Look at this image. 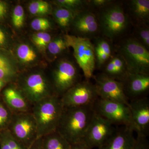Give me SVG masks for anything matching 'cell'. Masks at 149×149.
<instances>
[{"label": "cell", "instance_id": "6da1fadb", "mask_svg": "<svg viewBox=\"0 0 149 149\" xmlns=\"http://www.w3.org/2000/svg\"><path fill=\"white\" fill-rule=\"evenodd\" d=\"M94 112L93 104L64 107L56 131L70 144L81 142Z\"/></svg>", "mask_w": 149, "mask_h": 149}, {"label": "cell", "instance_id": "7a4b0ae2", "mask_svg": "<svg viewBox=\"0 0 149 149\" xmlns=\"http://www.w3.org/2000/svg\"><path fill=\"white\" fill-rule=\"evenodd\" d=\"M64 108L61 99L56 95L32 105L31 112L37 123L38 138L56 130Z\"/></svg>", "mask_w": 149, "mask_h": 149}, {"label": "cell", "instance_id": "3957f363", "mask_svg": "<svg viewBox=\"0 0 149 149\" xmlns=\"http://www.w3.org/2000/svg\"><path fill=\"white\" fill-rule=\"evenodd\" d=\"M97 14L100 33L111 41L123 35L129 26L130 19L120 3H112L98 10Z\"/></svg>", "mask_w": 149, "mask_h": 149}, {"label": "cell", "instance_id": "277c9868", "mask_svg": "<svg viewBox=\"0 0 149 149\" xmlns=\"http://www.w3.org/2000/svg\"><path fill=\"white\" fill-rule=\"evenodd\" d=\"M17 78L16 85L32 106L46 98L56 95L51 80L42 72H32Z\"/></svg>", "mask_w": 149, "mask_h": 149}, {"label": "cell", "instance_id": "5b68a950", "mask_svg": "<svg viewBox=\"0 0 149 149\" xmlns=\"http://www.w3.org/2000/svg\"><path fill=\"white\" fill-rule=\"evenodd\" d=\"M118 54L125 60L129 73L149 74V50L133 37L123 41Z\"/></svg>", "mask_w": 149, "mask_h": 149}, {"label": "cell", "instance_id": "8992f818", "mask_svg": "<svg viewBox=\"0 0 149 149\" xmlns=\"http://www.w3.org/2000/svg\"><path fill=\"white\" fill-rule=\"evenodd\" d=\"M64 37L68 47L73 49V56L85 79L90 80L94 76L96 68L93 42L89 39L74 35H65Z\"/></svg>", "mask_w": 149, "mask_h": 149}, {"label": "cell", "instance_id": "52a82bcc", "mask_svg": "<svg viewBox=\"0 0 149 149\" xmlns=\"http://www.w3.org/2000/svg\"><path fill=\"white\" fill-rule=\"evenodd\" d=\"M94 111L114 125L126 126L136 133L138 130L134 124L129 107L124 104L106 100L99 98L93 104Z\"/></svg>", "mask_w": 149, "mask_h": 149}, {"label": "cell", "instance_id": "ba28073f", "mask_svg": "<svg viewBox=\"0 0 149 149\" xmlns=\"http://www.w3.org/2000/svg\"><path fill=\"white\" fill-rule=\"evenodd\" d=\"M8 129L28 148L38 139L37 123L31 112L13 113Z\"/></svg>", "mask_w": 149, "mask_h": 149}, {"label": "cell", "instance_id": "9c48e42d", "mask_svg": "<svg viewBox=\"0 0 149 149\" xmlns=\"http://www.w3.org/2000/svg\"><path fill=\"white\" fill-rule=\"evenodd\" d=\"M79 67L71 61L63 59L59 62L53 72L51 82L56 95L59 97L70 88L80 82Z\"/></svg>", "mask_w": 149, "mask_h": 149}, {"label": "cell", "instance_id": "30bf717a", "mask_svg": "<svg viewBox=\"0 0 149 149\" xmlns=\"http://www.w3.org/2000/svg\"><path fill=\"white\" fill-rule=\"evenodd\" d=\"M99 98L95 84L85 79L70 88L61 99L64 107H70L93 104Z\"/></svg>", "mask_w": 149, "mask_h": 149}, {"label": "cell", "instance_id": "8fae6325", "mask_svg": "<svg viewBox=\"0 0 149 149\" xmlns=\"http://www.w3.org/2000/svg\"><path fill=\"white\" fill-rule=\"evenodd\" d=\"M114 126L95 112L82 141L92 149L98 148L113 135L117 129Z\"/></svg>", "mask_w": 149, "mask_h": 149}, {"label": "cell", "instance_id": "7c38bea8", "mask_svg": "<svg viewBox=\"0 0 149 149\" xmlns=\"http://www.w3.org/2000/svg\"><path fill=\"white\" fill-rule=\"evenodd\" d=\"M100 98L124 104L129 107V101L123 91L122 83L103 73L93 76Z\"/></svg>", "mask_w": 149, "mask_h": 149}, {"label": "cell", "instance_id": "4fadbf2b", "mask_svg": "<svg viewBox=\"0 0 149 149\" xmlns=\"http://www.w3.org/2000/svg\"><path fill=\"white\" fill-rule=\"evenodd\" d=\"M77 37L91 40L98 37L100 26L97 14L88 8L75 14L72 23Z\"/></svg>", "mask_w": 149, "mask_h": 149}, {"label": "cell", "instance_id": "5bb4252c", "mask_svg": "<svg viewBox=\"0 0 149 149\" xmlns=\"http://www.w3.org/2000/svg\"><path fill=\"white\" fill-rule=\"evenodd\" d=\"M121 82L124 93L129 102L148 97L149 91V74L128 72Z\"/></svg>", "mask_w": 149, "mask_h": 149}, {"label": "cell", "instance_id": "9a60e30c", "mask_svg": "<svg viewBox=\"0 0 149 149\" xmlns=\"http://www.w3.org/2000/svg\"><path fill=\"white\" fill-rule=\"evenodd\" d=\"M131 117L138 130L137 134L148 137L149 133V99L148 97L129 102Z\"/></svg>", "mask_w": 149, "mask_h": 149}, {"label": "cell", "instance_id": "2e32d148", "mask_svg": "<svg viewBox=\"0 0 149 149\" xmlns=\"http://www.w3.org/2000/svg\"><path fill=\"white\" fill-rule=\"evenodd\" d=\"M5 88L2 100L13 113L31 112L32 106L16 84H11Z\"/></svg>", "mask_w": 149, "mask_h": 149}, {"label": "cell", "instance_id": "e0dca14e", "mask_svg": "<svg viewBox=\"0 0 149 149\" xmlns=\"http://www.w3.org/2000/svg\"><path fill=\"white\" fill-rule=\"evenodd\" d=\"M135 131L126 126H121L98 149H131L135 143Z\"/></svg>", "mask_w": 149, "mask_h": 149}, {"label": "cell", "instance_id": "ac0fdd59", "mask_svg": "<svg viewBox=\"0 0 149 149\" xmlns=\"http://www.w3.org/2000/svg\"><path fill=\"white\" fill-rule=\"evenodd\" d=\"M128 5V16L135 26L149 24V0H131Z\"/></svg>", "mask_w": 149, "mask_h": 149}, {"label": "cell", "instance_id": "d6986e66", "mask_svg": "<svg viewBox=\"0 0 149 149\" xmlns=\"http://www.w3.org/2000/svg\"><path fill=\"white\" fill-rule=\"evenodd\" d=\"M102 68L103 73L120 82L129 72L125 60L119 54H113Z\"/></svg>", "mask_w": 149, "mask_h": 149}, {"label": "cell", "instance_id": "ffe728a7", "mask_svg": "<svg viewBox=\"0 0 149 149\" xmlns=\"http://www.w3.org/2000/svg\"><path fill=\"white\" fill-rule=\"evenodd\" d=\"M93 43L95 58L96 68H102L113 55L111 41L104 37L95 38Z\"/></svg>", "mask_w": 149, "mask_h": 149}, {"label": "cell", "instance_id": "44dd1931", "mask_svg": "<svg viewBox=\"0 0 149 149\" xmlns=\"http://www.w3.org/2000/svg\"><path fill=\"white\" fill-rule=\"evenodd\" d=\"M43 149H70V144L58 132L42 137Z\"/></svg>", "mask_w": 149, "mask_h": 149}, {"label": "cell", "instance_id": "7402d4cb", "mask_svg": "<svg viewBox=\"0 0 149 149\" xmlns=\"http://www.w3.org/2000/svg\"><path fill=\"white\" fill-rule=\"evenodd\" d=\"M0 149H29L13 137L8 129L0 131Z\"/></svg>", "mask_w": 149, "mask_h": 149}, {"label": "cell", "instance_id": "603a6c76", "mask_svg": "<svg viewBox=\"0 0 149 149\" xmlns=\"http://www.w3.org/2000/svg\"><path fill=\"white\" fill-rule=\"evenodd\" d=\"M75 14L69 10L58 7L54 11L56 22L61 28L65 29L72 24Z\"/></svg>", "mask_w": 149, "mask_h": 149}, {"label": "cell", "instance_id": "cb8c5ba5", "mask_svg": "<svg viewBox=\"0 0 149 149\" xmlns=\"http://www.w3.org/2000/svg\"><path fill=\"white\" fill-rule=\"evenodd\" d=\"M16 74V71L8 59L0 54V80L5 82H9Z\"/></svg>", "mask_w": 149, "mask_h": 149}, {"label": "cell", "instance_id": "d4e9b609", "mask_svg": "<svg viewBox=\"0 0 149 149\" xmlns=\"http://www.w3.org/2000/svg\"><path fill=\"white\" fill-rule=\"evenodd\" d=\"M56 3L58 7L64 8L76 14L80 11L89 8L88 1L83 0H58Z\"/></svg>", "mask_w": 149, "mask_h": 149}, {"label": "cell", "instance_id": "484cf974", "mask_svg": "<svg viewBox=\"0 0 149 149\" xmlns=\"http://www.w3.org/2000/svg\"><path fill=\"white\" fill-rule=\"evenodd\" d=\"M134 35L133 37L149 50V24L135 26Z\"/></svg>", "mask_w": 149, "mask_h": 149}, {"label": "cell", "instance_id": "4316f807", "mask_svg": "<svg viewBox=\"0 0 149 149\" xmlns=\"http://www.w3.org/2000/svg\"><path fill=\"white\" fill-rule=\"evenodd\" d=\"M17 52L19 58L25 63L32 62L37 58V54L35 51L26 44H22L19 46Z\"/></svg>", "mask_w": 149, "mask_h": 149}, {"label": "cell", "instance_id": "83f0119b", "mask_svg": "<svg viewBox=\"0 0 149 149\" xmlns=\"http://www.w3.org/2000/svg\"><path fill=\"white\" fill-rule=\"evenodd\" d=\"M48 50L51 54L58 56L68 47L64 37H59L51 41L47 46Z\"/></svg>", "mask_w": 149, "mask_h": 149}, {"label": "cell", "instance_id": "f1b7e54d", "mask_svg": "<svg viewBox=\"0 0 149 149\" xmlns=\"http://www.w3.org/2000/svg\"><path fill=\"white\" fill-rule=\"evenodd\" d=\"M13 115L12 112L3 100L0 101V131L8 128Z\"/></svg>", "mask_w": 149, "mask_h": 149}, {"label": "cell", "instance_id": "f546056e", "mask_svg": "<svg viewBox=\"0 0 149 149\" xmlns=\"http://www.w3.org/2000/svg\"><path fill=\"white\" fill-rule=\"evenodd\" d=\"M50 8V5L43 1H34L29 6V12L34 15H42L49 12Z\"/></svg>", "mask_w": 149, "mask_h": 149}, {"label": "cell", "instance_id": "4dcf8cb0", "mask_svg": "<svg viewBox=\"0 0 149 149\" xmlns=\"http://www.w3.org/2000/svg\"><path fill=\"white\" fill-rule=\"evenodd\" d=\"M24 19V9L21 6H17L14 9L12 21L14 26L17 28L23 26Z\"/></svg>", "mask_w": 149, "mask_h": 149}, {"label": "cell", "instance_id": "1f68e13d", "mask_svg": "<svg viewBox=\"0 0 149 149\" xmlns=\"http://www.w3.org/2000/svg\"><path fill=\"white\" fill-rule=\"evenodd\" d=\"M31 25L32 29L36 31L47 30L50 28L51 26L49 21L43 17H38L33 19Z\"/></svg>", "mask_w": 149, "mask_h": 149}, {"label": "cell", "instance_id": "d6a6232c", "mask_svg": "<svg viewBox=\"0 0 149 149\" xmlns=\"http://www.w3.org/2000/svg\"><path fill=\"white\" fill-rule=\"evenodd\" d=\"M135 143L131 149H149V143L147 137L137 134Z\"/></svg>", "mask_w": 149, "mask_h": 149}, {"label": "cell", "instance_id": "836d02e7", "mask_svg": "<svg viewBox=\"0 0 149 149\" xmlns=\"http://www.w3.org/2000/svg\"><path fill=\"white\" fill-rule=\"evenodd\" d=\"M113 1L111 0H88V8L92 10H99L109 5Z\"/></svg>", "mask_w": 149, "mask_h": 149}, {"label": "cell", "instance_id": "e575fe53", "mask_svg": "<svg viewBox=\"0 0 149 149\" xmlns=\"http://www.w3.org/2000/svg\"><path fill=\"white\" fill-rule=\"evenodd\" d=\"M52 37L48 33L45 32V35L42 37V39L35 43V45L42 49H44L47 47L49 43L51 42Z\"/></svg>", "mask_w": 149, "mask_h": 149}, {"label": "cell", "instance_id": "d590c367", "mask_svg": "<svg viewBox=\"0 0 149 149\" xmlns=\"http://www.w3.org/2000/svg\"><path fill=\"white\" fill-rule=\"evenodd\" d=\"M70 149H93L86 145L83 141L70 144Z\"/></svg>", "mask_w": 149, "mask_h": 149}, {"label": "cell", "instance_id": "8d00e7d4", "mask_svg": "<svg viewBox=\"0 0 149 149\" xmlns=\"http://www.w3.org/2000/svg\"><path fill=\"white\" fill-rule=\"evenodd\" d=\"M29 149H43L42 138H38L29 148Z\"/></svg>", "mask_w": 149, "mask_h": 149}, {"label": "cell", "instance_id": "74e56055", "mask_svg": "<svg viewBox=\"0 0 149 149\" xmlns=\"http://www.w3.org/2000/svg\"><path fill=\"white\" fill-rule=\"evenodd\" d=\"M7 12L6 6L3 2L0 1V19L2 18Z\"/></svg>", "mask_w": 149, "mask_h": 149}, {"label": "cell", "instance_id": "f35d334b", "mask_svg": "<svg viewBox=\"0 0 149 149\" xmlns=\"http://www.w3.org/2000/svg\"><path fill=\"white\" fill-rule=\"evenodd\" d=\"M6 42V37L3 31L0 28V47L5 45Z\"/></svg>", "mask_w": 149, "mask_h": 149}, {"label": "cell", "instance_id": "ab89813d", "mask_svg": "<svg viewBox=\"0 0 149 149\" xmlns=\"http://www.w3.org/2000/svg\"><path fill=\"white\" fill-rule=\"evenodd\" d=\"M7 84V83H5V82L0 80V91H1V90L6 86Z\"/></svg>", "mask_w": 149, "mask_h": 149}]
</instances>
